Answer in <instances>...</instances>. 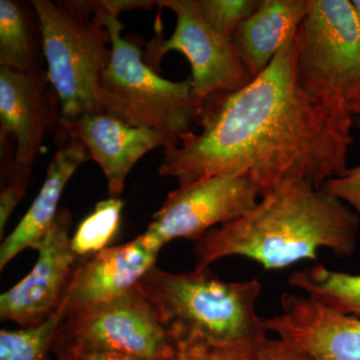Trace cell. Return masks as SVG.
Listing matches in <instances>:
<instances>
[{"label":"cell","instance_id":"cell-1","mask_svg":"<svg viewBox=\"0 0 360 360\" xmlns=\"http://www.w3.org/2000/svg\"><path fill=\"white\" fill-rule=\"evenodd\" d=\"M295 37L250 84L206 99L200 134L187 132L163 148L161 176L179 186L217 175L245 177L262 198L293 182L321 188L345 174L354 118L303 89Z\"/></svg>","mask_w":360,"mask_h":360},{"label":"cell","instance_id":"cell-2","mask_svg":"<svg viewBox=\"0 0 360 360\" xmlns=\"http://www.w3.org/2000/svg\"><path fill=\"white\" fill-rule=\"evenodd\" d=\"M359 226V215L335 196L305 182L283 184L243 217L196 241V267L243 257L279 270L304 259L316 262L321 248L347 257L356 248Z\"/></svg>","mask_w":360,"mask_h":360},{"label":"cell","instance_id":"cell-3","mask_svg":"<svg viewBox=\"0 0 360 360\" xmlns=\"http://www.w3.org/2000/svg\"><path fill=\"white\" fill-rule=\"evenodd\" d=\"M135 290L150 303L176 352L252 357L269 338L257 312V279L226 283L208 267L172 274L155 266Z\"/></svg>","mask_w":360,"mask_h":360},{"label":"cell","instance_id":"cell-4","mask_svg":"<svg viewBox=\"0 0 360 360\" xmlns=\"http://www.w3.org/2000/svg\"><path fill=\"white\" fill-rule=\"evenodd\" d=\"M47 77L58 101V123L68 132L80 116L103 112L101 77L111 58L104 1L33 0Z\"/></svg>","mask_w":360,"mask_h":360},{"label":"cell","instance_id":"cell-5","mask_svg":"<svg viewBox=\"0 0 360 360\" xmlns=\"http://www.w3.org/2000/svg\"><path fill=\"white\" fill-rule=\"evenodd\" d=\"M104 20L111 34V58L99 86L103 112L131 127L165 132L179 139L198 123L201 111L193 79L170 82L142 59L139 45L123 39L118 14L134 7L131 0L104 1Z\"/></svg>","mask_w":360,"mask_h":360},{"label":"cell","instance_id":"cell-6","mask_svg":"<svg viewBox=\"0 0 360 360\" xmlns=\"http://www.w3.org/2000/svg\"><path fill=\"white\" fill-rule=\"evenodd\" d=\"M298 79L310 96L360 117V15L350 0H309L295 37Z\"/></svg>","mask_w":360,"mask_h":360},{"label":"cell","instance_id":"cell-7","mask_svg":"<svg viewBox=\"0 0 360 360\" xmlns=\"http://www.w3.org/2000/svg\"><path fill=\"white\" fill-rule=\"evenodd\" d=\"M70 350H106L148 360L176 352L150 303L136 290L98 307L68 315L59 329Z\"/></svg>","mask_w":360,"mask_h":360},{"label":"cell","instance_id":"cell-8","mask_svg":"<svg viewBox=\"0 0 360 360\" xmlns=\"http://www.w3.org/2000/svg\"><path fill=\"white\" fill-rule=\"evenodd\" d=\"M258 196L257 186L240 176L217 175L179 186L168 194L142 234L160 248L179 238L196 243L213 227L250 212Z\"/></svg>","mask_w":360,"mask_h":360},{"label":"cell","instance_id":"cell-9","mask_svg":"<svg viewBox=\"0 0 360 360\" xmlns=\"http://www.w3.org/2000/svg\"><path fill=\"white\" fill-rule=\"evenodd\" d=\"M176 15L172 37L153 45L158 60L169 51L184 54L191 66L193 94L202 108L206 99L217 92H236L252 82L231 40L212 30L201 18L196 0H160Z\"/></svg>","mask_w":360,"mask_h":360},{"label":"cell","instance_id":"cell-10","mask_svg":"<svg viewBox=\"0 0 360 360\" xmlns=\"http://www.w3.org/2000/svg\"><path fill=\"white\" fill-rule=\"evenodd\" d=\"M71 214L61 210L42 240L32 271L0 296V319L25 328L39 326L58 310L75 269L71 248Z\"/></svg>","mask_w":360,"mask_h":360},{"label":"cell","instance_id":"cell-11","mask_svg":"<svg viewBox=\"0 0 360 360\" xmlns=\"http://www.w3.org/2000/svg\"><path fill=\"white\" fill-rule=\"evenodd\" d=\"M281 304V314L264 319L269 331L315 360H360V319L290 293Z\"/></svg>","mask_w":360,"mask_h":360},{"label":"cell","instance_id":"cell-12","mask_svg":"<svg viewBox=\"0 0 360 360\" xmlns=\"http://www.w3.org/2000/svg\"><path fill=\"white\" fill-rule=\"evenodd\" d=\"M161 248L143 234L124 245L106 248L75 269L63 302L65 316L127 295L155 266Z\"/></svg>","mask_w":360,"mask_h":360},{"label":"cell","instance_id":"cell-13","mask_svg":"<svg viewBox=\"0 0 360 360\" xmlns=\"http://www.w3.org/2000/svg\"><path fill=\"white\" fill-rule=\"evenodd\" d=\"M66 134L82 142L90 160L101 168L111 198L122 195L130 170L146 153L179 142L174 135L131 127L104 112L80 116Z\"/></svg>","mask_w":360,"mask_h":360},{"label":"cell","instance_id":"cell-14","mask_svg":"<svg viewBox=\"0 0 360 360\" xmlns=\"http://www.w3.org/2000/svg\"><path fill=\"white\" fill-rule=\"evenodd\" d=\"M44 77L39 70L22 72L0 66V135L15 141L11 172H32L56 115L44 90Z\"/></svg>","mask_w":360,"mask_h":360},{"label":"cell","instance_id":"cell-15","mask_svg":"<svg viewBox=\"0 0 360 360\" xmlns=\"http://www.w3.org/2000/svg\"><path fill=\"white\" fill-rule=\"evenodd\" d=\"M89 160L90 156L84 144L75 137H68L65 146L56 151L49 162L44 184L30 210L2 243L0 269H4L23 250H39L58 217V202L66 184L78 168Z\"/></svg>","mask_w":360,"mask_h":360},{"label":"cell","instance_id":"cell-16","mask_svg":"<svg viewBox=\"0 0 360 360\" xmlns=\"http://www.w3.org/2000/svg\"><path fill=\"white\" fill-rule=\"evenodd\" d=\"M309 8V0H262L257 11L238 26L231 40L252 79L296 37Z\"/></svg>","mask_w":360,"mask_h":360},{"label":"cell","instance_id":"cell-17","mask_svg":"<svg viewBox=\"0 0 360 360\" xmlns=\"http://www.w3.org/2000/svg\"><path fill=\"white\" fill-rule=\"evenodd\" d=\"M288 281L322 307L360 319V274L333 271L316 264L293 272Z\"/></svg>","mask_w":360,"mask_h":360},{"label":"cell","instance_id":"cell-18","mask_svg":"<svg viewBox=\"0 0 360 360\" xmlns=\"http://www.w3.org/2000/svg\"><path fill=\"white\" fill-rule=\"evenodd\" d=\"M0 66L22 72L39 70L30 20L13 0H0Z\"/></svg>","mask_w":360,"mask_h":360},{"label":"cell","instance_id":"cell-19","mask_svg":"<svg viewBox=\"0 0 360 360\" xmlns=\"http://www.w3.org/2000/svg\"><path fill=\"white\" fill-rule=\"evenodd\" d=\"M65 317V302L49 319L39 324L18 329L0 331V360H46L47 352L58 338Z\"/></svg>","mask_w":360,"mask_h":360},{"label":"cell","instance_id":"cell-20","mask_svg":"<svg viewBox=\"0 0 360 360\" xmlns=\"http://www.w3.org/2000/svg\"><path fill=\"white\" fill-rule=\"evenodd\" d=\"M123 206L120 198L97 203L71 238V248L77 257H92L108 248L120 229Z\"/></svg>","mask_w":360,"mask_h":360},{"label":"cell","instance_id":"cell-21","mask_svg":"<svg viewBox=\"0 0 360 360\" xmlns=\"http://www.w3.org/2000/svg\"><path fill=\"white\" fill-rule=\"evenodd\" d=\"M201 18L225 39H231L238 26L262 4L260 0H196Z\"/></svg>","mask_w":360,"mask_h":360},{"label":"cell","instance_id":"cell-22","mask_svg":"<svg viewBox=\"0 0 360 360\" xmlns=\"http://www.w3.org/2000/svg\"><path fill=\"white\" fill-rule=\"evenodd\" d=\"M321 188L352 206L360 219V165L348 168L341 176L326 180Z\"/></svg>","mask_w":360,"mask_h":360},{"label":"cell","instance_id":"cell-23","mask_svg":"<svg viewBox=\"0 0 360 360\" xmlns=\"http://www.w3.org/2000/svg\"><path fill=\"white\" fill-rule=\"evenodd\" d=\"M30 174L11 172L9 180L0 194V236H4L9 217L13 214L16 206L25 196L26 189L30 184Z\"/></svg>","mask_w":360,"mask_h":360},{"label":"cell","instance_id":"cell-24","mask_svg":"<svg viewBox=\"0 0 360 360\" xmlns=\"http://www.w3.org/2000/svg\"><path fill=\"white\" fill-rule=\"evenodd\" d=\"M251 360H315L288 341L269 340L262 343Z\"/></svg>","mask_w":360,"mask_h":360},{"label":"cell","instance_id":"cell-25","mask_svg":"<svg viewBox=\"0 0 360 360\" xmlns=\"http://www.w3.org/2000/svg\"><path fill=\"white\" fill-rule=\"evenodd\" d=\"M68 360H148L106 350H70Z\"/></svg>","mask_w":360,"mask_h":360},{"label":"cell","instance_id":"cell-26","mask_svg":"<svg viewBox=\"0 0 360 360\" xmlns=\"http://www.w3.org/2000/svg\"><path fill=\"white\" fill-rule=\"evenodd\" d=\"M252 357L233 356L224 354H191L186 352H175L168 360H251Z\"/></svg>","mask_w":360,"mask_h":360},{"label":"cell","instance_id":"cell-27","mask_svg":"<svg viewBox=\"0 0 360 360\" xmlns=\"http://www.w3.org/2000/svg\"><path fill=\"white\" fill-rule=\"evenodd\" d=\"M352 2H354L355 8H356L357 13L360 15V0H352Z\"/></svg>","mask_w":360,"mask_h":360},{"label":"cell","instance_id":"cell-28","mask_svg":"<svg viewBox=\"0 0 360 360\" xmlns=\"http://www.w3.org/2000/svg\"><path fill=\"white\" fill-rule=\"evenodd\" d=\"M356 127H357V129H359V131H360V117L357 118V120H356Z\"/></svg>","mask_w":360,"mask_h":360}]
</instances>
